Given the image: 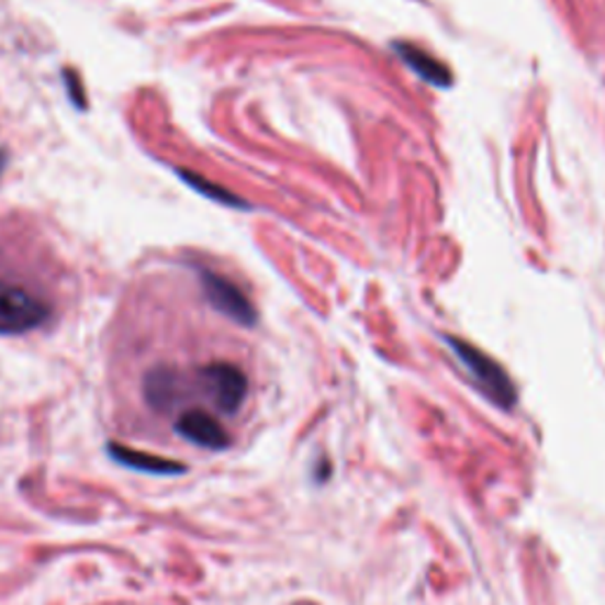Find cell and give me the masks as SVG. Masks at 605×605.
Returning <instances> with one entry per match:
<instances>
[{"mask_svg":"<svg viewBox=\"0 0 605 605\" xmlns=\"http://www.w3.org/2000/svg\"><path fill=\"white\" fill-rule=\"evenodd\" d=\"M45 260L0 256V334L41 329L57 313V275Z\"/></svg>","mask_w":605,"mask_h":605,"instance_id":"1","label":"cell"},{"mask_svg":"<svg viewBox=\"0 0 605 605\" xmlns=\"http://www.w3.org/2000/svg\"><path fill=\"white\" fill-rule=\"evenodd\" d=\"M445 340H447L449 350L455 352L459 365L467 369V374L478 385V391L483 393L492 402V405H496L500 410L516 407V402H518L516 383L511 381L506 369L500 362L492 360L488 352L471 346L469 340H461L457 336H445Z\"/></svg>","mask_w":605,"mask_h":605,"instance_id":"2","label":"cell"},{"mask_svg":"<svg viewBox=\"0 0 605 605\" xmlns=\"http://www.w3.org/2000/svg\"><path fill=\"white\" fill-rule=\"evenodd\" d=\"M197 379L221 412L235 414L244 405L246 393H248V379L237 365L211 362V365L199 369Z\"/></svg>","mask_w":605,"mask_h":605,"instance_id":"3","label":"cell"},{"mask_svg":"<svg viewBox=\"0 0 605 605\" xmlns=\"http://www.w3.org/2000/svg\"><path fill=\"white\" fill-rule=\"evenodd\" d=\"M201 287H204V296L213 310H219L221 315L242 324V327H254L256 307L235 282L213 270H201Z\"/></svg>","mask_w":605,"mask_h":605,"instance_id":"4","label":"cell"},{"mask_svg":"<svg viewBox=\"0 0 605 605\" xmlns=\"http://www.w3.org/2000/svg\"><path fill=\"white\" fill-rule=\"evenodd\" d=\"M176 430L184 440L204 449H225L229 445V436L223 424L204 410L184 412L176 422Z\"/></svg>","mask_w":605,"mask_h":605,"instance_id":"5","label":"cell"},{"mask_svg":"<svg viewBox=\"0 0 605 605\" xmlns=\"http://www.w3.org/2000/svg\"><path fill=\"white\" fill-rule=\"evenodd\" d=\"M393 51L418 76V79H424L426 83L436 86V88L452 86V71H449L447 65H442V61L433 57L430 53L416 48V45H412V43H402V41L393 43Z\"/></svg>","mask_w":605,"mask_h":605,"instance_id":"6","label":"cell"},{"mask_svg":"<svg viewBox=\"0 0 605 605\" xmlns=\"http://www.w3.org/2000/svg\"><path fill=\"white\" fill-rule=\"evenodd\" d=\"M107 449H110L112 459L119 461L121 467H126V469L145 471V473H154V475H178V473H184L182 463L170 461V459H161V457H154V455H147V452H139V449H131V447H123V445H110Z\"/></svg>","mask_w":605,"mask_h":605,"instance_id":"7","label":"cell"},{"mask_svg":"<svg viewBox=\"0 0 605 605\" xmlns=\"http://www.w3.org/2000/svg\"><path fill=\"white\" fill-rule=\"evenodd\" d=\"M3 164H5V154L0 152V170H3Z\"/></svg>","mask_w":605,"mask_h":605,"instance_id":"8","label":"cell"}]
</instances>
